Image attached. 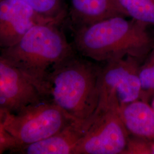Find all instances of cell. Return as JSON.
<instances>
[{"label": "cell", "mask_w": 154, "mask_h": 154, "mask_svg": "<svg viewBox=\"0 0 154 154\" xmlns=\"http://www.w3.org/2000/svg\"><path fill=\"white\" fill-rule=\"evenodd\" d=\"M149 26L132 18L111 17L75 28V49L85 57L106 63L132 57L143 61L154 45Z\"/></svg>", "instance_id": "obj_1"}, {"label": "cell", "mask_w": 154, "mask_h": 154, "mask_svg": "<svg viewBox=\"0 0 154 154\" xmlns=\"http://www.w3.org/2000/svg\"><path fill=\"white\" fill-rule=\"evenodd\" d=\"M102 68L74 54L55 65L46 79V99L72 121H88L97 109Z\"/></svg>", "instance_id": "obj_2"}, {"label": "cell", "mask_w": 154, "mask_h": 154, "mask_svg": "<svg viewBox=\"0 0 154 154\" xmlns=\"http://www.w3.org/2000/svg\"><path fill=\"white\" fill-rule=\"evenodd\" d=\"M58 25L53 23L37 24L15 44L0 49V54L20 69L45 99L50 72L74 54Z\"/></svg>", "instance_id": "obj_3"}, {"label": "cell", "mask_w": 154, "mask_h": 154, "mask_svg": "<svg viewBox=\"0 0 154 154\" xmlns=\"http://www.w3.org/2000/svg\"><path fill=\"white\" fill-rule=\"evenodd\" d=\"M72 121L60 107L44 99L28 105L16 114L6 112L4 125L18 148L49 138Z\"/></svg>", "instance_id": "obj_4"}, {"label": "cell", "mask_w": 154, "mask_h": 154, "mask_svg": "<svg viewBox=\"0 0 154 154\" xmlns=\"http://www.w3.org/2000/svg\"><path fill=\"white\" fill-rule=\"evenodd\" d=\"M141 63L142 61L132 57L106 63L100 72L99 102L93 116L114 104L123 105L142 99L139 78Z\"/></svg>", "instance_id": "obj_5"}, {"label": "cell", "mask_w": 154, "mask_h": 154, "mask_svg": "<svg viewBox=\"0 0 154 154\" xmlns=\"http://www.w3.org/2000/svg\"><path fill=\"white\" fill-rule=\"evenodd\" d=\"M119 103L91 117L74 154H123L130 134L120 114Z\"/></svg>", "instance_id": "obj_6"}, {"label": "cell", "mask_w": 154, "mask_h": 154, "mask_svg": "<svg viewBox=\"0 0 154 154\" xmlns=\"http://www.w3.org/2000/svg\"><path fill=\"white\" fill-rule=\"evenodd\" d=\"M44 99L26 76L0 54V110L16 114Z\"/></svg>", "instance_id": "obj_7"}, {"label": "cell", "mask_w": 154, "mask_h": 154, "mask_svg": "<svg viewBox=\"0 0 154 154\" xmlns=\"http://www.w3.org/2000/svg\"><path fill=\"white\" fill-rule=\"evenodd\" d=\"M41 23H55L39 15L22 0H0V49L15 44L30 28Z\"/></svg>", "instance_id": "obj_8"}, {"label": "cell", "mask_w": 154, "mask_h": 154, "mask_svg": "<svg viewBox=\"0 0 154 154\" xmlns=\"http://www.w3.org/2000/svg\"><path fill=\"white\" fill-rule=\"evenodd\" d=\"M89 125L88 121H72L49 138L12 149L11 152L21 154H74Z\"/></svg>", "instance_id": "obj_9"}, {"label": "cell", "mask_w": 154, "mask_h": 154, "mask_svg": "<svg viewBox=\"0 0 154 154\" xmlns=\"http://www.w3.org/2000/svg\"><path fill=\"white\" fill-rule=\"evenodd\" d=\"M70 1V16L75 29L114 17H126L118 0Z\"/></svg>", "instance_id": "obj_10"}, {"label": "cell", "mask_w": 154, "mask_h": 154, "mask_svg": "<svg viewBox=\"0 0 154 154\" xmlns=\"http://www.w3.org/2000/svg\"><path fill=\"white\" fill-rule=\"evenodd\" d=\"M120 114L130 135L154 144V109L142 99L120 106Z\"/></svg>", "instance_id": "obj_11"}, {"label": "cell", "mask_w": 154, "mask_h": 154, "mask_svg": "<svg viewBox=\"0 0 154 154\" xmlns=\"http://www.w3.org/2000/svg\"><path fill=\"white\" fill-rule=\"evenodd\" d=\"M127 17L154 27V0H118Z\"/></svg>", "instance_id": "obj_12"}, {"label": "cell", "mask_w": 154, "mask_h": 154, "mask_svg": "<svg viewBox=\"0 0 154 154\" xmlns=\"http://www.w3.org/2000/svg\"><path fill=\"white\" fill-rule=\"evenodd\" d=\"M39 15L57 24L63 21L66 16L64 0H22Z\"/></svg>", "instance_id": "obj_13"}, {"label": "cell", "mask_w": 154, "mask_h": 154, "mask_svg": "<svg viewBox=\"0 0 154 154\" xmlns=\"http://www.w3.org/2000/svg\"><path fill=\"white\" fill-rule=\"evenodd\" d=\"M142 100L147 102L154 95V45L139 67Z\"/></svg>", "instance_id": "obj_14"}, {"label": "cell", "mask_w": 154, "mask_h": 154, "mask_svg": "<svg viewBox=\"0 0 154 154\" xmlns=\"http://www.w3.org/2000/svg\"><path fill=\"white\" fill-rule=\"evenodd\" d=\"M123 154H154V144L142 138L129 136Z\"/></svg>", "instance_id": "obj_15"}, {"label": "cell", "mask_w": 154, "mask_h": 154, "mask_svg": "<svg viewBox=\"0 0 154 154\" xmlns=\"http://www.w3.org/2000/svg\"><path fill=\"white\" fill-rule=\"evenodd\" d=\"M6 112L4 110H0V154L7 150L11 151L17 147L14 139L6 131L4 127V122Z\"/></svg>", "instance_id": "obj_16"}]
</instances>
